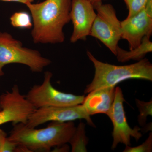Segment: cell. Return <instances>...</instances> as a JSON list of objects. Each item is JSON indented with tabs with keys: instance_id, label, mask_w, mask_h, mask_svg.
I'll return each instance as SVG.
<instances>
[{
	"instance_id": "52a82bcc",
	"label": "cell",
	"mask_w": 152,
	"mask_h": 152,
	"mask_svg": "<svg viewBox=\"0 0 152 152\" xmlns=\"http://www.w3.org/2000/svg\"><path fill=\"white\" fill-rule=\"evenodd\" d=\"M124 102L125 99L121 89L116 87L113 103L107 115L111 120L113 126V150L116 148L119 143L131 146V138H134L138 141L142 136L139 132L140 129L139 127L132 129L129 126L124 108Z\"/></svg>"
},
{
	"instance_id": "3957f363",
	"label": "cell",
	"mask_w": 152,
	"mask_h": 152,
	"mask_svg": "<svg viewBox=\"0 0 152 152\" xmlns=\"http://www.w3.org/2000/svg\"><path fill=\"white\" fill-rule=\"evenodd\" d=\"M87 55L94 64L95 72L92 81L87 86L85 94L100 88L115 87L120 82L129 79L152 81V64L148 59L132 64L117 66L99 61L89 51L87 52Z\"/></svg>"
},
{
	"instance_id": "ffe728a7",
	"label": "cell",
	"mask_w": 152,
	"mask_h": 152,
	"mask_svg": "<svg viewBox=\"0 0 152 152\" xmlns=\"http://www.w3.org/2000/svg\"><path fill=\"white\" fill-rule=\"evenodd\" d=\"M144 9L147 14L149 16L152 17V0H148Z\"/></svg>"
},
{
	"instance_id": "8fae6325",
	"label": "cell",
	"mask_w": 152,
	"mask_h": 152,
	"mask_svg": "<svg viewBox=\"0 0 152 152\" xmlns=\"http://www.w3.org/2000/svg\"><path fill=\"white\" fill-rule=\"evenodd\" d=\"M121 39L127 41L130 50L139 45L144 37L152 35V17L144 9L132 16L127 17L121 21Z\"/></svg>"
},
{
	"instance_id": "7402d4cb",
	"label": "cell",
	"mask_w": 152,
	"mask_h": 152,
	"mask_svg": "<svg viewBox=\"0 0 152 152\" xmlns=\"http://www.w3.org/2000/svg\"><path fill=\"white\" fill-rule=\"evenodd\" d=\"M88 1L92 4L93 5H94L97 3L102 1H104V0H88Z\"/></svg>"
},
{
	"instance_id": "e0dca14e",
	"label": "cell",
	"mask_w": 152,
	"mask_h": 152,
	"mask_svg": "<svg viewBox=\"0 0 152 152\" xmlns=\"http://www.w3.org/2000/svg\"><path fill=\"white\" fill-rule=\"evenodd\" d=\"M152 151V134L150 133L148 137L142 145L138 146L131 147L126 146L124 152H151Z\"/></svg>"
},
{
	"instance_id": "4fadbf2b",
	"label": "cell",
	"mask_w": 152,
	"mask_h": 152,
	"mask_svg": "<svg viewBox=\"0 0 152 152\" xmlns=\"http://www.w3.org/2000/svg\"><path fill=\"white\" fill-rule=\"evenodd\" d=\"M151 37H144L141 43L137 47L129 51L121 48L118 46L117 48L116 56L119 62L124 63L130 60L139 61L144 58L145 55L152 52V42Z\"/></svg>"
},
{
	"instance_id": "7c38bea8",
	"label": "cell",
	"mask_w": 152,
	"mask_h": 152,
	"mask_svg": "<svg viewBox=\"0 0 152 152\" xmlns=\"http://www.w3.org/2000/svg\"><path fill=\"white\" fill-rule=\"evenodd\" d=\"M115 93V87H105L88 93L82 104L90 115L107 114L111 108Z\"/></svg>"
},
{
	"instance_id": "44dd1931",
	"label": "cell",
	"mask_w": 152,
	"mask_h": 152,
	"mask_svg": "<svg viewBox=\"0 0 152 152\" xmlns=\"http://www.w3.org/2000/svg\"><path fill=\"white\" fill-rule=\"evenodd\" d=\"M0 1L6 2H15L22 3L26 5L29 3H33L34 0H0Z\"/></svg>"
},
{
	"instance_id": "6da1fadb",
	"label": "cell",
	"mask_w": 152,
	"mask_h": 152,
	"mask_svg": "<svg viewBox=\"0 0 152 152\" xmlns=\"http://www.w3.org/2000/svg\"><path fill=\"white\" fill-rule=\"evenodd\" d=\"M72 0H45L26 5L33 21L35 43L58 44L64 41V27L71 21Z\"/></svg>"
},
{
	"instance_id": "5bb4252c",
	"label": "cell",
	"mask_w": 152,
	"mask_h": 152,
	"mask_svg": "<svg viewBox=\"0 0 152 152\" xmlns=\"http://www.w3.org/2000/svg\"><path fill=\"white\" fill-rule=\"evenodd\" d=\"M85 125L80 123L76 128L73 135L69 143L72 146V151L87 152L86 146L88 142V138L85 134Z\"/></svg>"
},
{
	"instance_id": "ba28073f",
	"label": "cell",
	"mask_w": 152,
	"mask_h": 152,
	"mask_svg": "<svg viewBox=\"0 0 152 152\" xmlns=\"http://www.w3.org/2000/svg\"><path fill=\"white\" fill-rule=\"evenodd\" d=\"M0 125L8 122L15 125L26 124L36 108L26 96L20 93L18 85H14L10 91L0 96Z\"/></svg>"
},
{
	"instance_id": "7a4b0ae2",
	"label": "cell",
	"mask_w": 152,
	"mask_h": 152,
	"mask_svg": "<svg viewBox=\"0 0 152 152\" xmlns=\"http://www.w3.org/2000/svg\"><path fill=\"white\" fill-rule=\"evenodd\" d=\"M76 127L73 121H52L47 127L36 129L24 123L14 125L8 140L29 152H49L52 148L69 142Z\"/></svg>"
},
{
	"instance_id": "30bf717a",
	"label": "cell",
	"mask_w": 152,
	"mask_h": 152,
	"mask_svg": "<svg viewBox=\"0 0 152 152\" xmlns=\"http://www.w3.org/2000/svg\"><path fill=\"white\" fill-rule=\"evenodd\" d=\"M95 10L88 0H72L70 20L73 25V31L70 38L71 42L86 40L87 37L90 36L96 16Z\"/></svg>"
},
{
	"instance_id": "5b68a950",
	"label": "cell",
	"mask_w": 152,
	"mask_h": 152,
	"mask_svg": "<svg viewBox=\"0 0 152 152\" xmlns=\"http://www.w3.org/2000/svg\"><path fill=\"white\" fill-rule=\"evenodd\" d=\"M93 6L96 11V16L90 36L98 39L115 55L118 43L121 39V21L110 4H103L100 2Z\"/></svg>"
},
{
	"instance_id": "603a6c76",
	"label": "cell",
	"mask_w": 152,
	"mask_h": 152,
	"mask_svg": "<svg viewBox=\"0 0 152 152\" xmlns=\"http://www.w3.org/2000/svg\"><path fill=\"white\" fill-rule=\"evenodd\" d=\"M124 2L125 3V4H126V5L127 7H128V6L129 5V4L130 3L131 1H132V0H124Z\"/></svg>"
},
{
	"instance_id": "ac0fdd59",
	"label": "cell",
	"mask_w": 152,
	"mask_h": 152,
	"mask_svg": "<svg viewBox=\"0 0 152 152\" xmlns=\"http://www.w3.org/2000/svg\"><path fill=\"white\" fill-rule=\"evenodd\" d=\"M148 1V0H132L127 7L129 14L127 17L132 16L143 10Z\"/></svg>"
},
{
	"instance_id": "9c48e42d",
	"label": "cell",
	"mask_w": 152,
	"mask_h": 152,
	"mask_svg": "<svg viewBox=\"0 0 152 152\" xmlns=\"http://www.w3.org/2000/svg\"><path fill=\"white\" fill-rule=\"evenodd\" d=\"M82 104L61 107H46L36 109L30 115L26 124L30 128L36 127L49 121L66 122L85 119L90 126L95 125Z\"/></svg>"
},
{
	"instance_id": "cb8c5ba5",
	"label": "cell",
	"mask_w": 152,
	"mask_h": 152,
	"mask_svg": "<svg viewBox=\"0 0 152 152\" xmlns=\"http://www.w3.org/2000/svg\"><path fill=\"white\" fill-rule=\"evenodd\" d=\"M4 75V72H3V70L1 71L0 70V77H1V76H2L3 75ZM1 110V108H0V110Z\"/></svg>"
},
{
	"instance_id": "2e32d148",
	"label": "cell",
	"mask_w": 152,
	"mask_h": 152,
	"mask_svg": "<svg viewBox=\"0 0 152 152\" xmlns=\"http://www.w3.org/2000/svg\"><path fill=\"white\" fill-rule=\"evenodd\" d=\"M136 103L140 112V114L138 117L139 124L143 126L145 124L148 116H152V101L145 102L136 99Z\"/></svg>"
},
{
	"instance_id": "277c9868",
	"label": "cell",
	"mask_w": 152,
	"mask_h": 152,
	"mask_svg": "<svg viewBox=\"0 0 152 152\" xmlns=\"http://www.w3.org/2000/svg\"><path fill=\"white\" fill-rule=\"evenodd\" d=\"M51 63L38 51L23 46L8 33L0 32V70L9 64H19L27 66L34 72H41Z\"/></svg>"
},
{
	"instance_id": "d6986e66",
	"label": "cell",
	"mask_w": 152,
	"mask_h": 152,
	"mask_svg": "<svg viewBox=\"0 0 152 152\" xmlns=\"http://www.w3.org/2000/svg\"><path fill=\"white\" fill-rule=\"evenodd\" d=\"M7 139V133L0 129V152H3L5 144Z\"/></svg>"
},
{
	"instance_id": "9a60e30c",
	"label": "cell",
	"mask_w": 152,
	"mask_h": 152,
	"mask_svg": "<svg viewBox=\"0 0 152 152\" xmlns=\"http://www.w3.org/2000/svg\"><path fill=\"white\" fill-rule=\"evenodd\" d=\"M10 19L11 25L14 27L29 29L33 27L32 19L26 12L15 13L11 16Z\"/></svg>"
},
{
	"instance_id": "8992f818",
	"label": "cell",
	"mask_w": 152,
	"mask_h": 152,
	"mask_svg": "<svg viewBox=\"0 0 152 152\" xmlns=\"http://www.w3.org/2000/svg\"><path fill=\"white\" fill-rule=\"evenodd\" d=\"M53 74L46 72L42 84L33 86L26 98L36 109L46 107H69L83 103L85 96L62 92L52 86Z\"/></svg>"
}]
</instances>
